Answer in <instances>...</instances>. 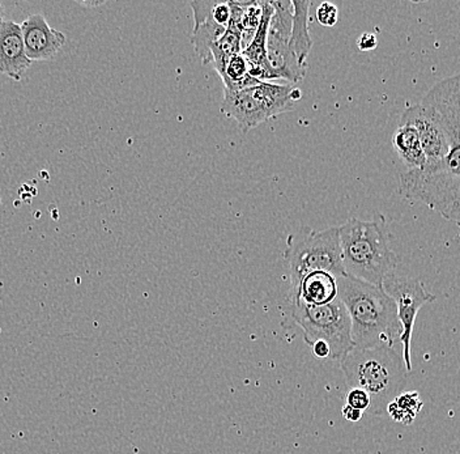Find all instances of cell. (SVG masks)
<instances>
[{
  "label": "cell",
  "instance_id": "cell-27",
  "mask_svg": "<svg viewBox=\"0 0 460 454\" xmlns=\"http://www.w3.org/2000/svg\"><path fill=\"white\" fill-rule=\"evenodd\" d=\"M290 100L292 102H298V100L302 99V91L300 88L293 87L292 91L289 93Z\"/></svg>",
  "mask_w": 460,
  "mask_h": 454
},
{
  "label": "cell",
  "instance_id": "cell-18",
  "mask_svg": "<svg viewBox=\"0 0 460 454\" xmlns=\"http://www.w3.org/2000/svg\"><path fill=\"white\" fill-rule=\"evenodd\" d=\"M419 392H402L386 407V415L396 423L410 425L415 422L422 409Z\"/></svg>",
  "mask_w": 460,
  "mask_h": 454
},
{
  "label": "cell",
  "instance_id": "cell-21",
  "mask_svg": "<svg viewBox=\"0 0 460 454\" xmlns=\"http://www.w3.org/2000/svg\"><path fill=\"white\" fill-rule=\"evenodd\" d=\"M316 22L323 27H335L338 24L339 10L332 3L324 2L319 5L315 13Z\"/></svg>",
  "mask_w": 460,
  "mask_h": 454
},
{
  "label": "cell",
  "instance_id": "cell-2",
  "mask_svg": "<svg viewBox=\"0 0 460 454\" xmlns=\"http://www.w3.org/2000/svg\"><path fill=\"white\" fill-rule=\"evenodd\" d=\"M338 298L350 320V338L355 349L395 347L402 335L398 310L382 287L348 277L336 278Z\"/></svg>",
  "mask_w": 460,
  "mask_h": 454
},
{
  "label": "cell",
  "instance_id": "cell-16",
  "mask_svg": "<svg viewBox=\"0 0 460 454\" xmlns=\"http://www.w3.org/2000/svg\"><path fill=\"white\" fill-rule=\"evenodd\" d=\"M218 76L223 80L226 92L243 91V89L254 87V85L261 83L254 77L250 76L246 60L241 53L230 58L221 74H218Z\"/></svg>",
  "mask_w": 460,
  "mask_h": 454
},
{
  "label": "cell",
  "instance_id": "cell-14",
  "mask_svg": "<svg viewBox=\"0 0 460 454\" xmlns=\"http://www.w3.org/2000/svg\"><path fill=\"white\" fill-rule=\"evenodd\" d=\"M312 4L313 3L309 0H293L292 2L293 17L289 48L302 67H306L307 57L313 46L309 33V11Z\"/></svg>",
  "mask_w": 460,
  "mask_h": 454
},
{
  "label": "cell",
  "instance_id": "cell-22",
  "mask_svg": "<svg viewBox=\"0 0 460 454\" xmlns=\"http://www.w3.org/2000/svg\"><path fill=\"white\" fill-rule=\"evenodd\" d=\"M217 2H191L190 5L194 11V27H198L201 22H206L211 17L212 10Z\"/></svg>",
  "mask_w": 460,
  "mask_h": 454
},
{
  "label": "cell",
  "instance_id": "cell-26",
  "mask_svg": "<svg viewBox=\"0 0 460 454\" xmlns=\"http://www.w3.org/2000/svg\"><path fill=\"white\" fill-rule=\"evenodd\" d=\"M341 414H343L345 421L356 423V422H359L364 418L365 413L364 411L356 410L353 409V407L348 406V405H344Z\"/></svg>",
  "mask_w": 460,
  "mask_h": 454
},
{
  "label": "cell",
  "instance_id": "cell-7",
  "mask_svg": "<svg viewBox=\"0 0 460 454\" xmlns=\"http://www.w3.org/2000/svg\"><path fill=\"white\" fill-rule=\"evenodd\" d=\"M292 307V318L304 330V341L312 346L323 341L331 350L330 361H341L355 349L350 338V320L341 298L326 306H305L298 303Z\"/></svg>",
  "mask_w": 460,
  "mask_h": 454
},
{
  "label": "cell",
  "instance_id": "cell-13",
  "mask_svg": "<svg viewBox=\"0 0 460 454\" xmlns=\"http://www.w3.org/2000/svg\"><path fill=\"white\" fill-rule=\"evenodd\" d=\"M336 298L338 283L335 275L331 272H313L302 279L298 289V303L305 306H326Z\"/></svg>",
  "mask_w": 460,
  "mask_h": 454
},
{
  "label": "cell",
  "instance_id": "cell-6",
  "mask_svg": "<svg viewBox=\"0 0 460 454\" xmlns=\"http://www.w3.org/2000/svg\"><path fill=\"white\" fill-rule=\"evenodd\" d=\"M293 87L295 85L261 82L243 91H226L221 113L234 120L243 134H247L266 120L293 111L295 106L289 97Z\"/></svg>",
  "mask_w": 460,
  "mask_h": 454
},
{
  "label": "cell",
  "instance_id": "cell-19",
  "mask_svg": "<svg viewBox=\"0 0 460 454\" xmlns=\"http://www.w3.org/2000/svg\"><path fill=\"white\" fill-rule=\"evenodd\" d=\"M241 37L243 34L226 28V33L211 46L212 65L217 74H221L232 57L243 51Z\"/></svg>",
  "mask_w": 460,
  "mask_h": 454
},
{
  "label": "cell",
  "instance_id": "cell-4",
  "mask_svg": "<svg viewBox=\"0 0 460 454\" xmlns=\"http://www.w3.org/2000/svg\"><path fill=\"white\" fill-rule=\"evenodd\" d=\"M341 263L348 277L382 287L394 274L398 255L388 246L385 219L361 220L352 218L339 227Z\"/></svg>",
  "mask_w": 460,
  "mask_h": 454
},
{
  "label": "cell",
  "instance_id": "cell-28",
  "mask_svg": "<svg viewBox=\"0 0 460 454\" xmlns=\"http://www.w3.org/2000/svg\"><path fill=\"white\" fill-rule=\"evenodd\" d=\"M80 4L84 5V7H100V5L105 4L103 0L101 2H79Z\"/></svg>",
  "mask_w": 460,
  "mask_h": 454
},
{
  "label": "cell",
  "instance_id": "cell-11",
  "mask_svg": "<svg viewBox=\"0 0 460 454\" xmlns=\"http://www.w3.org/2000/svg\"><path fill=\"white\" fill-rule=\"evenodd\" d=\"M266 50L272 80L284 79L296 85L304 79L306 67L298 65L295 54L290 50L289 39L269 31Z\"/></svg>",
  "mask_w": 460,
  "mask_h": 454
},
{
  "label": "cell",
  "instance_id": "cell-23",
  "mask_svg": "<svg viewBox=\"0 0 460 454\" xmlns=\"http://www.w3.org/2000/svg\"><path fill=\"white\" fill-rule=\"evenodd\" d=\"M212 20L216 22V24L220 25V27L226 28L228 27L229 20H230V5L229 2L226 3H216L214 10H212L211 13Z\"/></svg>",
  "mask_w": 460,
  "mask_h": 454
},
{
  "label": "cell",
  "instance_id": "cell-25",
  "mask_svg": "<svg viewBox=\"0 0 460 454\" xmlns=\"http://www.w3.org/2000/svg\"><path fill=\"white\" fill-rule=\"evenodd\" d=\"M312 349L313 355L316 359H331V350L329 344L323 341H316L312 346H309Z\"/></svg>",
  "mask_w": 460,
  "mask_h": 454
},
{
  "label": "cell",
  "instance_id": "cell-3",
  "mask_svg": "<svg viewBox=\"0 0 460 454\" xmlns=\"http://www.w3.org/2000/svg\"><path fill=\"white\" fill-rule=\"evenodd\" d=\"M348 387H358L370 396L373 415H386V407L404 389L408 370L396 347L353 349L341 361Z\"/></svg>",
  "mask_w": 460,
  "mask_h": 454
},
{
  "label": "cell",
  "instance_id": "cell-1",
  "mask_svg": "<svg viewBox=\"0 0 460 454\" xmlns=\"http://www.w3.org/2000/svg\"><path fill=\"white\" fill-rule=\"evenodd\" d=\"M401 123L419 132L425 165L416 177L431 185L460 189V75L429 89L421 102L402 113Z\"/></svg>",
  "mask_w": 460,
  "mask_h": 454
},
{
  "label": "cell",
  "instance_id": "cell-29",
  "mask_svg": "<svg viewBox=\"0 0 460 454\" xmlns=\"http://www.w3.org/2000/svg\"><path fill=\"white\" fill-rule=\"evenodd\" d=\"M3 16H4V10H3L2 3H0V24H2L3 20H4Z\"/></svg>",
  "mask_w": 460,
  "mask_h": 454
},
{
  "label": "cell",
  "instance_id": "cell-17",
  "mask_svg": "<svg viewBox=\"0 0 460 454\" xmlns=\"http://www.w3.org/2000/svg\"><path fill=\"white\" fill-rule=\"evenodd\" d=\"M226 28L216 24L212 17L201 22L192 31L191 42L203 65H212L211 46L226 33Z\"/></svg>",
  "mask_w": 460,
  "mask_h": 454
},
{
  "label": "cell",
  "instance_id": "cell-20",
  "mask_svg": "<svg viewBox=\"0 0 460 454\" xmlns=\"http://www.w3.org/2000/svg\"><path fill=\"white\" fill-rule=\"evenodd\" d=\"M345 405L353 407V409L367 413L370 409L372 401H370L369 395L364 392V390L358 389V387H350L348 390L347 396H345Z\"/></svg>",
  "mask_w": 460,
  "mask_h": 454
},
{
  "label": "cell",
  "instance_id": "cell-8",
  "mask_svg": "<svg viewBox=\"0 0 460 454\" xmlns=\"http://www.w3.org/2000/svg\"><path fill=\"white\" fill-rule=\"evenodd\" d=\"M384 291L393 298L398 310V320L402 326L399 343L402 344V356L408 372L412 370L411 361V344H412L413 327L417 315L425 304L433 303L436 296L425 289L424 284L417 279L388 275L382 283Z\"/></svg>",
  "mask_w": 460,
  "mask_h": 454
},
{
  "label": "cell",
  "instance_id": "cell-9",
  "mask_svg": "<svg viewBox=\"0 0 460 454\" xmlns=\"http://www.w3.org/2000/svg\"><path fill=\"white\" fill-rule=\"evenodd\" d=\"M25 53L31 62L54 58L67 42L63 31L50 27L48 20L41 13L27 17L20 24Z\"/></svg>",
  "mask_w": 460,
  "mask_h": 454
},
{
  "label": "cell",
  "instance_id": "cell-5",
  "mask_svg": "<svg viewBox=\"0 0 460 454\" xmlns=\"http://www.w3.org/2000/svg\"><path fill=\"white\" fill-rule=\"evenodd\" d=\"M284 260L289 266L290 306L298 303V289L305 275L313 272H327L336 278L343 277L339 228L314 231L302 227L300 231L288 236Z\"/></svg>",
  "mask_w": 460,
  "mask_h": 454
},
{
  "label": "cell",
  "instance_id": "cell-30",
  "mask_svg": "<svg viewBox=\"0 0 460 454\" xmlns=\"http://www.w3.org/2000/svg\"><path fill=\"white\" fill-rule=\"evenodd\" d=\"M0 205H2V200H0Z\"/></svg>",
  "mask_w": 460,
  "mask_h": 454
},
{
  "label": "cell",
  "instance_id": "cell-10",
  "mask_svg": "<svg viewBox=\"0 0 460 454\" xmlns=\"http://www.w3.org/2000/svg\"><path fill=\"white\" fill-rule=\"evenodd\" d=\"M31 66L20 24L13 20H3L0 24V74L20 82Z\"/></svg>",
  "mask_w": 460,
  "mask_h": 454
},
{
  "label": "cell",
  "instance_id": "cell-24",
  "mask_svg": "<svg viewBox=\"0 0 460 454\" xmlns=\"http://www.w3.org/2000/svg\"><path fill=\"white\" fill-rule=\"evenodd\" d=\"M376 46H378V40H376V34L370 33V31L362 34L358 41L359 51H372L376 49Z\"/></svg>",
  "mask_w": 460,
  "mask_h": 454
},
{
  "label": "cell",
  "instance_id": "cell-15",
  "mask_svg": "<svg viewBox=\"0 0 460 454\" xmlns=\"http://www.w3.org/2000/svg\"><path fill=\"white\" fill-rule=\"evenodd\" d=\"M393 146L404 165V171H417L425 165V155L420 143L419 132L408 123H399L393 135Z\"/></svg>",
  "mask_w": 460,
  "mask_h": 454
},
{
  "label": "cell",
  "instance_id": "cell-12",
  "mask_svg": "<svg viewBox=\"0 0 460 454\" xmlns=\"http://www.w3.org/2000/svg\"><path fill=\"white\" fill-rule=\"evenodd\" d=\"M261 10H263L261 24H259L252 42L241 51V54L246 60L250 76L254 77L259 82H266V80H272L271 70H270L269 62H267L266 44L273 8L270 2H261Z\"/></svg>",
  "mask_w": 460,
  "mask_h": 454
}]
</instances>
